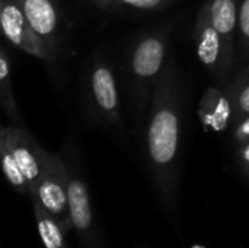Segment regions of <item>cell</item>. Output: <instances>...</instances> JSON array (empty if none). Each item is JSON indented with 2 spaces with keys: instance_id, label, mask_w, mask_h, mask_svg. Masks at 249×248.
Instances as JSON below:
<instances>
[{
  "instance_id": "1",
  "label": "cell",
  "mask_w": 249,
  "mask_h": 248,
  "mask_svg": "<svg viewBox=\"0 0 249 248\" xmlns=\"http://www.w3.org/2000/svg\"><path fill=\"white\" fill-rule=\"evenodd\" d=\"M181 86L171 61L159 76L153 94L146 132V161L160 203L175 212L179 187Z\"/></svg>"
},
{
  "instance_id": "2",
  "label": "cell",
  "mask_w": 249,
  "mask_h": 248,
  "mask_svg": "<svg viewBox=\"0 0 249 248\" xmlns=\"http://www.w3.org/2000/svg\"><path fill=\"white\" fill-rule=\"evenodd\" d=\"M31 197L53 215L66 235L73 231L69 209V172L66 161L60 155L47 152L41 178Z\"/></svg>"
},
{
  "instance_id": "3",
  "label": "cell",
  "mask_w": 249,
  "mask_h": 248,
  "mask_svg": "<svg viewBox=\"0 0 249 248\" xmlns=\"http://www.w3.org/2000/svg\"><path fill=\"white\" fill-rule=\"evenodd\" d=\"M0 23L4 37L16 48L44 61L55 58V50L35 32L15 0H0Z\"/></svg>"
},
{
  "instance_id": "4",
  "label": "cell",
  "mask_w": 249,
  "mask_h": 248,
  "mask_svg": "<svg viewBox=\"0 0 249 248\" xmlns=\"http://www.w3.org/2000/svg\"><path fill=\"white\" fill-rule=\"evenodd\" d=\"M194 41L197 57L201 64L219 80H225L231 73V64L226 58L225 42L210 18L209 1L203 4L196 19Z\"/></svg>"
},
{
  "instance_id": "5",
  "label": "cell",
  "mask_w": 249,
  "mask_h": 248,
  "mask_svg": "<svg viewBox=\"0 0 249 248\" xmlns=\"http://www.w3.org/2000/svg\"><path fill=\"white\" fill-rule=\"evenodd\" d=\"M168 50V34L155 32L143 37L137 41L130 57V70L136 85L149 88L156 85L166 58Z\"/></svg>"
},
{
  "instance_id": "6",
  "label": "cell",
  "mask_w": 249,
  "mask_h": 248,
  "mask_svg": "<svg viewBox=\"0 0 249 248\" xmlns=\"http://www.w3.org/2000/svg\"><path fill=\"white\" fill-rule=\"evenodd\" d=\"M0 132L4 133V136L7 137L12 153L28 180L32 196L44 170L47 151L23 127V124L3 126Z\"/></svg>"
},
{
  "instance_id": "7",
  "label": "cell",
  "mask_w": 249,
  "mask_h": 248,
  "mask_svg": "<svg viewBox=\"0 0 249 248\" xmlns=\"http://www.w3.org/2000/svg\"><path fill=\"white\" fill-rule=\"evenodd\" d=\"M90 91L99 114L111 124H120V98L112 70L104 61H96L90 72Z\"/></svg>"
},
{
  "instance_id": "8",
  "label": "cell",
  "mask_w": 249,
  "mask_h": 248,
  "mask_svg": "<svg viewBox=\"0 0 249 248\" xmlns=\"http://www.w3.org/2000/svg\"><path fill=\"white\" fill-rule=\"evenodd\" d=\"M35 32L54 50L57 45L58 10L54 0H15Z\"/></svg>"
},
{
  "instance_id": "9",
  "label": "cell",
  "mask_w": 249,
  "mask_h": 248,
  "mask_svg": "<svg viewBox=\"0 0 249 248\" xmlns=\"http://www.w3.org/2000/svg\"><path fill=\"white\" fill-rule=\"evenodd\" d=\"M206 130L222 133L232 123V105L225 91L219 88H207L201 95L197 110Z\"/></svg>"
},
{
  "instance_id": "10",
  "label": "cell",
  "mask_w": 249,
  "mask_h": 248,
  "mask_svg": "<svg viewBox=\"0 0 249 248\" xmlns=\"http://www.w3.org/2000/svg\"><path fill=\"white\" fill-rule=\"evenodd\" d=\"M210 7V18L223 38L226 58L229 64H233L235 57V35L239 20V3L238 0H207Z\"/></svg>"
},
{
  "instance_id": "11",
  "label": "cell",
  "mask_w": 249,
  "mask_h": 248,
  "mask_svg": "<svg viewBox=\"0 0 249 248\" xmlns=\"http://www.w3.org/2000/svg\"><path fill=\"white\" fill-rule=\"evenodd\" d=\"M34 203V213L36 221V228L39 238L45 248H67L66 246V232L63 231L61 225L53 218V215L35 199Z\"/></svg>"
},
{
  "instance_id": "12",
  "label": "cell",
  "mask_w": 249,
  "mask_h": 248,
  "mask_svg": "<svg viewBox=\"0 0 249 248\" xmlns=\"http://www.w3.org/2000/svg\"><path fill=\"white\" fill-rule=\"evenodd\" d=\"M232 105V123L238 124L249 115V63L225 89Z\"/></svg>"
},
{
  "instance_id": "13",
  "label": "cell",
  "mask_w": 249,
  "mask_h": 248,
  "mask_svg": "<svg viewBox=\"0 0 249 248\" xmlns=\"http://www.w3.org/2000/svg\"><path fill=\"white\" fill-rule=\"evenodd\" d=\"M0 105L13 124H23L22 117L13 95L12 86V66L4 48L0 51Z\"/></svg>"
},
{
  "instance_id": "14",
  "label": "cell",
  "mask_w": 249,
  "mask_h": 248,
  "mask_svg": "<svg viewBox=\"0 0 249 248\" xmlns=\"http://www.w3.org/2000/svg\"><path fill=\"white\" fill-rule=\"evenodd\" d=\"M0 156H1V168L4 172L6 180L9 181V184L22 196H31V190H29V184L28 180L25 177V174L22 172L19 164L16 162L10 145L7 142V137L4 136V133L0 132Z\"/></svg>"
},
{
  "instance_id": "15",
  "label": "cell",
  "mask_w": 249,
  "mask_h": 248,
  "mask_svg": "<svg viewBox=\"0 0 249 248\" xmlns=\"http://www.w3.org/2000/svg\"><path fill=\"white\" fill-rule=\"evenodd\" d=\"M238 53L242 60H249V0H241L239 3Z\"/></svg>"
},
{
  "instance_id": "16",
  "label": "cell",
  "mask_w": 249,
  "mask_h": 248,
  "mask_svg": "<svg viewBox=\"0 0 249 248\" xmlns=\"http://www.w3.org/2000/svg\"><path fill=\"white\" fill-rule=\"evenodd\" d=\"M166 3V0H114V4L120 6H128L133 9H142V10H150L156 9Z\"/></svg>"
},
{
  "instance_id": "17",
  "label": "cell",
  "mask_w": 249,
  "mask_h": 248,
  "mask_svg": "<svg viewBox=\"0 0 249 248\" xmlns=\"http://www.w3.org/2000/svg\"><path fill=\"white\" fill-rule=\"evenodd\" d=\"M233 137L239 145L249 142V115L236 124V129L233 132Z\"/></svg>"
},
{
  "instance_id": "18",
  "label": "cell",
  "mask_w": 249,
  "mask_h": 248,
  "mask_svg": "<svg viewBox=\"0 0 249 248\" xmlns=\"http://www.w3.org/2000/svg\"><path fill=\"white\" fill-rule=\"evenodd\" d=\"M238 161L242 172L245 177L249 178V142L239 145V153H238Z\"/></svg>"
},
{
  "instance_id": "19",
  "label": "cell",
  "mask_w": 249,
  "mask_h": 248,
  "mask_svg": "<svg viewBox=\"0 0 249 248\" xmlns=\"http://www.w3.org/2000/svg\"><path fill=\"white\" fill-rule=\"evenodd\" d=\"M93 1H95V4H98L102 9H107L111 4H114V0H93Z\"/></svg>"
}]
</instances>
